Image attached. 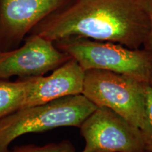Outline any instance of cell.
I'll use <instances>...</instances> for the list:
<instances>
[{"mask_svg": "<svg viewBox=\"0 0 152 152\" xmlns=\"http://www.w3.org/2000/svg\"><path fill=\"white\" fill-rule=\"evenodd\" d=\"M149 30L146 0H74L44 18L29 34L53 42L77 37L140 49Z\"/></svg>", "mask_w": 152, "mask_h": 152, "instance_id": "cell-1", "label": "cell"}, {"mask_svg": "<svg viewBox=\"0 0 152 152\" xmlns=\"http://www.w3.org/2000/svg\"><path fill=\"white\" fill-rule=\"evenodd\" d=\"M96 109L80 94L17 110L0 119V152H10L9 144L24 134L59 127L80 128Z\"/></svg>", "mask_w": 152, "mask_h": 152, "instance_id": "cell-2", "label": "cell"}, {"mask_svg": "<svg viewBox=\"0 0 152 152\" xmlns=\"http://www.w3.org/2000/svg\"><path fill=\"white\" fill-rule=\"evenodd\" d=\"M58 49L78 62L84 71L104 70L122 74L152 87V53L144 47L71 37L54 42Z\"/></svg>", "mask_w": 152, "mask_h": 152, "instance_id": "cell-3", "label": "cell"}, {"mask_svg": "<svg viewBox=\"0 0 152 152\" xmlns=\"http://www.w3.org/2000/svg\"><path fill=\"white\" fill-rule=\"evenodd\" d=\"M147 85L128 76L104 70L85 71L82 94L97 107H106L136 128L144 113Z\"/></svg>", "mask_w": 152, "mask_h": 152, "instance_id": "cell-4", "label": "cell"}, {"mask_svg": "<svg viewBox=\"0 0 152 152\" xmlns=\"http://www.w3.org/2000/svg\"><path fill=\"white\" fill-rule=\"evenodd\" d=\"M80 128L85 141L82 152L146 151L139 128L109 108L97 107Z\"/></svg>", "mask_w": 152, "mask_h": 152, "instance_id": "cell-5", "label": "cell"}, {"mask_svg": "<svg viewBox=\"0 0 152 152\" xmlns=\"http://www.w3.org/2000/svg\"><path fill=\"white\" fill-rule=\"evenodd\" d=\"M24 40L18 48L0 50V79L43 75L71 58L57 49L53 42L39 35H30Z\"/></svg>", "mask_w": 152, "mask_h": 152, "instance_id": "cell-6", "label": "cell"}, {"mask_svg": "<svg viewBox=\"0 0 152 152\" xmlns=\"http://www.w3.org/2000/svg\"><path fill=\"white\" fill-rule=\"evenodd\" d=\"M69 0H0V50L20 47L27 34Z\"/></svg>", "mask_w": 152, "mask_h": 152, "instance_id": "cell-7", "label": "cell"}, {"mask_svg": "<svg viewBox=\"0 0 152 152\" xmlns=\"http://www.w3.org/2000/svg\"><path fill=\"white\" fill-rule=\"evenodd\" d=\"M85 71L73 58L49 76H34L24 107L37 105L63 96L82 94Z\"/></svg>", "mask_w": 152, "mask_h": 152, "instance_id": "cell-8", "label": "cell"}, {"mask_svg": "<svg viewBox=\"0 0 152 152\" xmlns=\"http://www.w3.org/2000/svg\"><path fill=\"white\" fill-rule=\"evenodd\" d=\"M33 77L11 82L0 79V119L24 107Z\"/></svg>", "mask_w": 152, "mask_h": 152, "instance_id": "cell-9", "label": "cell"}, {"mask_svg": "<svg viewBox=\"0 0 152 152\" xmlns=\"http://www.w3.org/2000/svg\"><path fill=\"white\" fill-rule=\"evenodd\" d=\"M139 130L144 149L148 152H152V87L148 85L145 88L144 117Z\"/></svg>", "mask_w": 152, "mask_h": 152, "instance_id": "cell-10", "label": "cell"}, {"mask_svg": "<svg viewBox=\"0 0 152 152\" xmlns=\"http://www.w3.org/2000/svg\"><path fill=\"white\" fill-rule=\"evenodd\" d=\"M10 152H75L73 144L68 141L58 143H50L42 147L33 145H25L16 147Z\"/></svg>", "mask_w": 152, "mask_h": 152, "instance_id": "cell-11", "label": "cell"}, {"mask_svg": "<svg viewBox=\"0 0 152 152\" xmlns=\"http://www.w3.org/2000/svg\"><path fill=\"white\" fill-rule=\"evenodd\" d=\"M146 7H147L148 18H149V30L147 40L144 43L143 47L152 53V0H146Z\"/></svg>", "mask_w": 152, "mask_h": 152, "instance_id": "cell-12", "label": "cell"}, {"mask_svg": "<svg viewBox=\"0 0 152 152\" xmlns=\"http://www.w3.org/2000/svg\"><path fill=\"white\" fill-rule=\"evenodd\" d=\"M144 152H148V151H144Z\"/></svg>", "mask_w": 152, "mask_h": 152, "instance_id": "cell-13", "label": "cell"}]
</instances>
